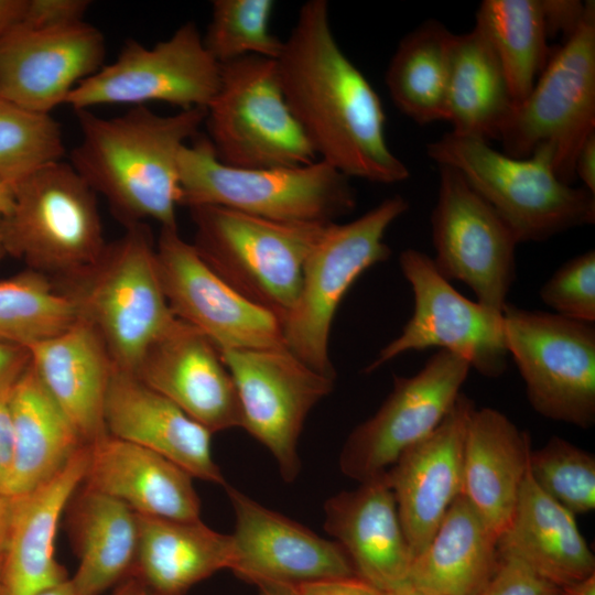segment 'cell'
I'll list each match as a JSON object with an SVG mask.
<instances>
[{
    "instance_id": "74e56055",
    "label": "cell",
    "mask_w": 595,
    "mask_h": 595,
    "mask_svg": "<svg viewBox=\"0 0 595 595\" xmlns=\"http://www.w3.org/2000/svg\"><path fill=\"white\" fill-rule=\"evenodd\" d=\"M273 0H214L204 44L218 64L245 56L277 60L283 41L272 34Z\"/></svg>"
},
{
    "instance_id": "7dc6e473",
    "label": "cell",
    "mask_w": 595,
    "mask_h": 595,
    "mask_svg": "<svg viewBox=\"0 0 595 595\" xmlns=\"http://www.w3.org/2000/svg\"><path fill=\"white\" fill-rule=\"evenodd\" d=\"M574 175L582 181L584 188L595 194V133L578 151L574 163Z\"/></svg>"
},
{
    "instance_id": "4dcf8cb0",
    "label": "cell",
    "mask_w": 595,
    "mask_h": 595,
    "mask_svg": "<svg viewBox=\"0 0 595 595\" xmlns=\"http://www.w3.org/2000/svg\"><path fill=\"white\" fill-rule=\"evenodd\" d=\"M497 539L461 494L413 559L407 583L433 595H480L499 563Z\"/></svg>"
},
{
    "instance_id": "ffe728a7",
    "label": "cell",
    "mask_w": 595,
    "mask_h": 595,
    "mask_svg": "<svg viewBox=\"0 0 595 595\" xmlns=\"http://www.w3.org/2000/svg\"><path fill=\"white\" fill-rule=\"evenodd\" d=\"M131 372L212 434L242 428L237 389L220 351L177 318L149 345Z\"/></svg>"
},
{
    "instance_id": "9c48e42d",
    "label": "cell",
    "mask_w": 595,
    "mask_h": 595,
    "mask_svg": "<svg viewBox=\"0 0 595 595\" xmlns=\"http://www.w3.org/2000/svg\"><path fill=\"white\" fill-rule=\"evenodd\" d=\"M595 133V2L586 1L576 30L549 58L529 95L513 107L498 140L504 153L528 158L553 151L555 173L571 184L584 142Z\"/></svg>"
},
{
    "instance_id": "e575fe53",
    "label": "cell",
    "mask_w": 595,
    "mask_h": 595,
    "mask_svg": "<svg viewBox=\"0 0 595 595\" xmlns=\"http://www.w3.org/2000/svg\"><path fill=\"white\" fill-rule=\"evenodd\" d=\"M475 28L490 44L515 106L520 104L549 61L541 0H484Z\"/></svg>"
},
{
    "instance_id": "f546056e",
    "label": "cell",
    "mask_w": 595,
    "mask_h": 595,
    "mask_svg": "<svg viewBox=\"0 0 595 595\" xmlns=\"http://www.w3.org/2000/svg\"><path fill=\"white\" fill-rule=\"evenodd\" d=\"M13 457L6 496L18 497L56 475L86 445L30 366L9 393Z\"/></svg>"
},
{
    "instance_id": "603a6c76",
    "label": "cell",
    "mask_w": 595,
    "mask_h": 595,
    "mask_svg": "<svg viewBox=\"0 0 595 595\" xmlns=\"http://www.w3.org/2000/svg\"><path fill=\"white\" fill-rule=\"evenodd\" d=\"M324 518L359 578L382 592L407 583L413 558L386 473L328 498Z\"/></svg>"
},
{
    "instance_id": "44dd1931",
    "label": "cell",
    "mask_w": 595,
    "mask_h": 595,
    "mask_svg": "<svg viewBox=\"0 0 595 595\" xmlns=\"http://www.w3.org/2000/svg\"><path fill=\"white\" fill-rule=\"evenodd\" d=\"M474 408L461 393L437 428L386 472L413 559L462 494L464 444Z\"/></svg>"
},
{
    "instance_id": "9f6ffc18",
    "label": "cell",
    "mask_w": 595,
    "mask_h": 595,
    "mask_svg": "<svg viewBox=\"0 0 595 595\" xmlns=\"http://www.w3.org/2000/svg\"><path fill=\"white\" fill-rule=\"evenodd\" d=\"M386 593L387 595H433L431 593L416 588L408 583L401 585L400 587L393 591L386 592Z\"/></svg>"
},
{
    "instance_id": "7c38bea8",
    "label": "cell",
    "mask_w": 595,
    "mask_h": 595,
    "mask_svg": "<svg viewBox=\"0 0 595 595\" xmlns=\"http://www.w3.org/2000/svg\"><path fill=\"white\" fill-rule=\"evenodd\" d=\"M399 266L413 293V312L365 371L372 372L404 353L435 347L459 356L484 377H500L509 356L502 311L465 298L420 250H403Z\"/></svg>"
},
{
    "instance_id": "8d00e7d4",
    "label": "cell",
    "mask_w": 595,
    "mask_h": 595,
    "mask_svg": "<svg viewBox=\"0 0 595 595\" xmlns=\"http://www.w3.org/2000/svg\"><path fill=\"white\" fill-rule=\"evenodd\" d=\"M64 153L61 125L51 113L0 98V180L15 185Z\"/></svg>"
},
{
    "instance_id": "d590c367",
    "label": "cell",
    "mask_w": 595,
    "mask_h": 595,
    "mask_svg": "<svg viewBox=\"0 0 595 595\" xmlns=\"http://www.w3.org/2000/svg\"><path fill=\"white\" fill-rule=\"evenodd\" d=\"M75 301L47 277L25 269L0 280V342L29 347L68 328Z\"/></svg>"
},
{
    "instance_id": "ba28073f",
    "label": "cell",
    "mask_w": 595,
    "mask_h": 595,
    "mask_svg": "<svg viewBox=\"0 0 595 595\" xmlns=\"http://www.w3.org/2000/svg\"><path fill=\"white\" fill-rule=\"evenodd\" d=\"M401 195L358 218L327 224L304 262L296 301L282 323L285 347L316 371L336 378L328 340L336 311L353 283L391 256L388 228L407 210Z\"/></svg>"
},
{
    "instance_id": "11a10c76",
    "label": "cell",
    "mask_w": 595,
    "mask_h": 595,
    "mask_svg": "<svg viewBox=\"0 0 595 595\" xmlns=\"http://www.w3.org/2000/svg\"><path fill=\"white\" fill-rule=\"evenodd\" d=\"M39 595H82L72 584L71 580L68 578L64 583L50 588Z\"/></svg>"
},
{
    "instance_id": "d4e9b609",
    "label": "cell",
    "mask_w": 595,
    "mask_h": 595,
    "mask_svg": "<svg viewBox=\"0 0 595 595\" xmlns=\"http://www.w3.org/2000/svg\"><path fill=\"white\" fill-rule=\"evenodd\" d=\"M193 476L164 456L109 434L89 444L83 484L148 517L201 519Z\"/></svg>"
},
{
    "instance_id": "6f0895ef",
    "label": "cell",
    "mask_w": 595,
    "mask_h": 595,
    "mask_svg": "<svg viewBox=\"0 0 595 595\" xmlns=\"http://www.w3.org/2000/svg\"><path fill=\"white\" fill-rule=\"evenodd\" d=\"M552 595H561V594H560V591H556V592L553 593Z\"/></svg>"
},
{
    "instance_id": "1f68e13d",
    "label": "cell",
    "mask_w": 595,
    "mask_h": 595,
    "mask_svg": "<svg viewBox=\"0 0 595 595\" xmlns=\"http://www.w3.org/2000/svg\"><path fill=\"white\" fill-rule=\"evenodd\" d=\"M68 505L71 536L79 560L69 580L82 595H100L133 571L138 513L125 502L86 487Z\"/></svg>"
},
{
    "instance_id": "4316f807",
    "label": "cell",
    "mask_w": 595,
    "mask_h": 595,
    "mask_svg": "<svg viewBox=\"0 0 595 595\" xmlns=\"http://www.w3.org/2000/svg\"><path fill=\"white\" fill-rule=\"evenodd\" d=\"M511 558L561 588L595 573V558L575 515L544 494L527 473L510 521L497 539Z\"/></svg>"
},
{
    "instance_id": "30bf717a",
    "label": "cell",
    "mask_w": 595,
    "mask_h": 595,
    "mask_svg": "<svg viewBox=\"0 0 595 595\" xmlns=\"http://www.w3.org/2000/svg\"><path fill=\"white\" fill-rule=\"evenodd\" d=\"M205 125L216 158L229 166L293 167L318 160L286 102L275 60L245 56L221 64Z\"/></svg>"
},
{
    "instance_id": "680465c9",
    "label": "cell",
    "mask_w": 595,
    "mask_h": 595,
    "mask_svg": "<svg viewBox=\"0 0 595 595\" xmlns=\"http://www.w3.org/2000/svg\"><path fill=\"white\" fill-rule=\"evenodd\" d=\"M0 595H3V594H2V588H1V584H0Z\"/></svg>"
},
{
    "instance_id": "4fadbf2b",
    "label": "cell",
    "mask_w": 595,
    "mask_h": 595,
    "mask_svg": "<svg viewBox=\"0 0 595 595\" xmlns=\"http://www.w3.org/2000/svg\"><path fill=\"white\" fill-rule=\"evenodd\" d=\"M220 83V64L192 21L148 47L128 39L117 58L80 82L66 105L75 111L101 105L160 101L183 109L207 108Z\"/></svg>"
},
{
    "instance_id": "cb8c5ba5",
    "label": "cell",
    "mask_w": 595,
    "mask_h": 595,
    "mask_svg": "<svg viewBox=\"0 0 595 595\" xmlns=\"http://www.w3.org/2000/svg\"><path fill=\"white\" fill-rule=\"evenodd\" d=\"M89 445L80 447L51 479L12 502L7 551L1 572L3 595H39L68 580L55 559V538L63 511L83 484Z\"/></svg>"
},
{
    "instance_id": "b9f144b4",
    "label": "cell",
    "mask_w": 595,
    "mask_h": 595,
    "mask_svg": "<svg viewBox=\"0 0 595 595\" xmlns=\"http://www.w3.org/2000/svg\"><path fill=\"white\" fill-rule=\"evenodd\" d=\"M88 0H28L21 25L54 29L84 21L90 7Z\"/></svg>"
},
{
    "instance_id": "ee69618b",
    "label": "cell",
    "mask_w": 595,
    "mask_h": 595,
    "mask_svg": "<svg viewBox=\"0 0 595 595\" xmlns=\"http://www.w3.org/2000/svg\"><path fill=\"white\" fill-rule=\"evenodd\" d=\"M298 595H387L358 576L321 580L296 586Z\"/></svg>"
},
{
    "instance_id": "52a82bcc",
    "label": "cell",
    "mask_w": 595,
    "mask_h": 595,
    "mask_svg": "<svg viewBox=\"0 0 595 595\" xmlns=\"http://www.w3.org/2000/svg\"><path fill=\"white\" fill-rule=\"evenodd\" d=\"M101 337L116 368L133 371L149 345L175 320L160 281L155 241L145 223L125 227L93 268L58 285Z\"/></svg>"
},
{
    "instance_id": "7bdbcfd3",
    "label": "cell",
    "mask_w": 595,
    "mask_h": 595,
    "mask_svg": "<svg viewBox=\"0 0 595 595\" xmlns=\"http://www.w3.org/2000/svg\"><path fill=\"white\" fill-rule=\"evenodd\" d=\"M548 35L564 34L569 37L581 23L586 1L578 0H541Z\"/></svg>"
},
{
    "instance_id": "f6af8a7d",
    "label": "cell",
    "mask_w": 595,
    "mask_h": 595,
    "mask_svg": "<svg viewBox=\"0 0 595 595\" xmlns=\"http://www.w3.org/2000/svg\"><path fill=\"white\" fill-rule=\"evenodd\" d=\"M29 366L28 348L0 342V394L11 390Z\"/></svg>"
},
{
    "instance_id": "6da1fadb",
    "label": "cell",
    "mask_w": 595,
    "mask_h": 595,
    "mask_svg": "<svg viewBox=\"0 0 595 595\" xmlns=\"http://www.w3.org/2000/svg\"><path fill=\"white\" fill-rule=\"evenodd\" d=\"M275 63L286 102L318 160L349 178H409L388 145L381 99L338 45L326 0L301 6Z\"/></svg>"
},
{
    "instance_id": "7a4b0ae2",
    "label": "cell",
    "mask_w": 595,
    "mask_h": 595,
    "mask_svg": "<svg viewBox=\"0 0 595 595\" xmlns=\"http://www.w3.org/2000/svg\"><path fill=\"white\" fill-rule=\"evenodd\" d=\"M75 113L82 138L69 163L115 217L125 227L151 219L161 228H177L178 155L198 136L206 109L162 116L136 106L113 118Z\"/></svg>"
},
{
    "instance_id": "3957f363",
    "label": "cell",
    "mask_w": 595,
    "mask_h": 595,
    "mask_svg": "<svg viewBox=\"0 0 595 595\" xmlns=\"http://www.w3.org/2000/svg\"><path fill=\"white\" fill-rule=\"evenodd\" d=\"M426 155L437 166L458 172L506 221L519 244L544 241L595 221V194L559 178L549 147L520 159L495 150L487 141L448 132L426 145Z\"/></svg>"
},
{
    "instance_id": "e0dca14e",
    "label": "cell",
    "mask_w": 595,
    "mask_h": 595,
    "mask_svg": "<svg viewBox=\"0 0 595 595\" xmlns=\"http://www.w3.org/2000/svg\"><path fill=\"white\" fill-rule=\"evenodd\" d=\"M155 249L172 314L204 334L220 353L285 346L280 320L225 283L177 228H161Z\"/></svg>"
},
{
    "instance_id": "5b68a950",
    "label": "cell",
    "mask_w": 595,
    "mask_h": 595,
    "mask_svg": "<svg viewBox=\"0 0 595 595\" xmlns=\"http://www.w3.org/2000/svg\"><path fill=\"white\" fill-rule=\"evenodd\" d=\"M1 232L6 255L57 285L85 274L107 246L97 194L62 160L13 185Z\"/></svg>"
},
{
    "instance_id": "bcb514c9",
    "label": "cell",
    "mask_w": 595,
    "mask_h": 595,
    "mask_svg": "<svg viewBox=\"0 0 595 595\" xmlns=\"http://www.w3.org/2000/svg\"><path fill=\"white\" fill-rule=\"evenodd\" d=\"M12 389V388H11ZM10 390L0 394V495L6 496L8 483L10 479L12 457H13V437L11 416L9 409Z\"/></svg>"
},
{
    "instance_id": "f1b7e54d",
    "label": "cell",
    "mask_w": 595,
    "mask_h": 595,
    "mask_svg": "<svg viewBox=\"0 0 595 595\" xmlns=\"http://www.w3.org/2000/svg\"><path fill=\"white\" fill-rule=\"evenodd\" d=\"M138 518L139 544L131 575L152 595H186L197 583L230 569L231 534L217 532L201 519Z\"/></svg>"
},
{
    "instance_id": "7402d4cb",
    "label": "cell",
    "mask_w": 595,
    "mask_h": 595,
    "mask_svg": "<svg viewBox=\"0 0 595 595\" xmlns=\"http://www.w3.org/2000/svg\"><path fill=\"white\" fill-rule=\"evenodd\" d=\"M104 421L109 435L151 450L193 477L227 483L212 454V433L133 372L113 366Z\"/></svg>"
},
{
    "instance_id": "8fae6325",
    "label": "cell",
    "mask_w": 595,
    "mask_h": 595,
    "mask_svg": "<svg viewBox=\"0 0 595 595\" xmlns=\"http://www.w3.org/2000/svg\"><path fill=\"white\" fill-rule=\"evenodd\" d=\"M505 340L541 415L582 429L595 422V327L507 303Z\"/></svg>"
},
{
    "instance_id": "5bb4252c",
    "label": "cell",
    "mask_w": 595,
    "mask_h": 595,
    "mask_svg": "<svg viewBox=\"0 0 595 595\" xmlns=\"http://www.w3.org/2000/svg\"><path fill=\"white\" fill-rule=\"evenodd\" d=\"M440 171L431 234L439 272L466 284L477 302L502 311L516 279L515 234L455 170Z\"/></svg>"
},
{
    "instance_id": "db71d44e",
    "label": "cell",
    "mask_w": 595,
    "mask_h": 595,
    "mask_svg": "<svg viewBox=\"0 0 595 595\" xmlns=\"http://www.w3.org/2000/svg\"><path fill=\"white\" fill-rule=\"evenodd\" d=\"M259 595H298L296 586L283 583H260Z\"/></svg>"
},
{
    "instance_id": "60d3db41",
    "label": "cell",
    "mask_w": 595,
    "mask_h": 595,
    "mask_svg": "<svg viewBox=\"0 0 595 595\" xmlns=\"http://www.w3.org/2000/svg\"><path fill=\"white\" fill-rule=\"evenodd\" d=\"M556 591L521 562L499 556L497 570L480 595H552Z\"/></svg>"
},
{
    "instance_id": "d6a6232c",
    "label": "cell",
    "mask_w": 595,
    "mask_h": 595,
    "mask_svg": "<svg viewBox=\"0 0 595 595\" xmlns=\"http://www.w3.org/2000/svg\"><path fill=\"white\" fill-rule=\"evenodd\" d=\"M515 102L499 62L483 33L454 34L446 99L453 133L498 140Z\"/></svg>"
},
{
    "instance_id": "f907efd6",
    "label": "cell",
    "mask_w": 595,
    "mask_h": 595,
    "mask_svg": "<svg viewBox=\"0 0 595 595\" xmlns=\"http://www.w3.org/2000/svg\"><path fill=\"white\" fill-rule=\"evenodd\" d=\"M13 204V185L0 180V260L6 256L1 224L4 217L9 214Z\"/></svg>"
},
{
    "instance_id": "83f0119b",
    "label": "cell",
    "mask_w": 595,
    "mask_h": 595,
    "mask_svg": "<svg viewBox=\"0 0 595 595\" xmlns=\"http://www.w3.org/2000/svg\"><path fill=\"white\" fill-rule=\"evenodd\" d=\"M531 451L528 434L502 412L474 408L464 444L462 495L497 537L515 511Z\"/></svg>"
},
{
    "instance_id": "f5cc1de1",
    "label": "cell",
    "mask_w": 595,
    "mask_h": 595,
    "mask_svg": "<svg viewBox=\"0 0 595 595\" xmlns=\"http://www.w3.org/2000/svg\"><path fill=\"white\" fill-rule=\"evenodd\" d=\"M111 595H152L151 592L134 576H129L118 585Z\"/></svg>"
},
{
    "instance_id": "c3c4849f",
    "label": "cell",
    "mask_w": 595,
    "mask_h": 595,
    "mask_svg": "<svg viewBox=\"0 0 595 595\" xmlns=\"http://www.w3.org/2000/svg\"><path fill=\"white\" fill-rule=\"evenodd\" d=\"M26 2L28 0H0V36L22 20Z\"/></svg>"
},
{
    "instance_id": "816d5d0a",
    "label": "cell",
    "mask_w": 595,
    "mask_h": 595,
    "mask_svg": "<svg viewBox=\"0 0 595 595\" xmlns=\"http://www.w3.org/2000/svg\"><path fill=\"white\" fill-rule=\"evenodd\" d=\"M561 595H595V573L559 588Z\"/></svg>"
},
{
    "instance_id": "d6986e66",
    "label": "cell",
    "mask_w": 595,
    "mask_h": 595,
    "mask_svg": "<svg viewBox=\"0 0 595 595\" xmlns=\"http://www.w3.org/2000/svg\"><path fill=\"white\" fill-rule=\"evenodd\" d=\"M106 43L82 21L54 29L18 23L0 36V98L50 113L104 65Z\"/></svg>"
},
{
    "instance_id": "2e32d148",
    "label": "cell",
    "mask_w": 595,
    "mask_h": 595,
    "mask_svg": "<svg viewBox=\"0 0 595 595\" xmlns=\"http://www.w3.org/2000/svg\"><path fill=\"white\" fill-rule=\"evenodd\" d=\"M469 370L459 356L437 350L415 375L394 376L393 388L377 412L344 443L339 455L343 474L363 483L386 473L443 421Z\"/></svg>"
},
{
    "instance_id": "ab89813d",
    "label": "cell",
    "mask_w": 595,
    "mask_h": 595,
    "mask_svg": "<svg viewBox=\"0 0 595 595\" xmlns=\"http://www.w3.org/2000/svg\"><path fill=\"white\" fill-rule=\"evenodd\" d=\"M542 302L563 317L595 322V251L581 253L558 268L539 291Z\"/></svg>"
},
{
    "instance_id": "8992f818",
    "label": "cell",
    "mask_w": 595,
    "mask_h": 595,
    "mask_svg": "<svg viewBox=\"0 0 595 595\" xmlns=\"http://www.w3.org/2000/svg\"><path fill=\"white\" fill-rule=\"evenodd\" d=\"M188 210L201 259L282 324L296 301L307 255L327 224L281 223L214 205Z\"/></svg>"
},
{
    "instance_id": "277c9868",
    "label": "cell",
    "mask_w": 595,
    "mask_h": 595,
    "mask_svg": "<svg viewBox=\"0 0 595 595\" xmlns=\"http://www.w3.org/2000/svg\"><path fill=\"white\" fill-rule=\"evenodd\" d=\"M178 185V206H221L281 223H336L357 204L350 178L322 160L293 167H234L221 163L199 134L180 152Z\"/></svg>"
},
{
    "instance_id": "836d02e7",
    "label": "cell",
    "mask_w": 595,
    "mask_h": 595,
    "mask_svg": "<svg viewBox=\"0 0 595 595\" xmlns=\"http://www.w3.org/2000/svg\"><path fill=\"white\" fill-rule=\"evenodd\" d=\"M454 33L429 20L405 34L391 56L385 84L393 105L419 125L446 121Z\"/></svg>"
},
{
    "instance_id": "9a60e30c",
    "label": "cell",
    "mask_w": 595,
    "mask_h": 595,
    "mask_svg": "<svg viewBox=\"0 0 595 595\" xmlns=\"http://www.w3.org/2000/svg\"><path fill=\"white\" fill-rule=\"evenodd\" d=\"M235 382L242 411V429L263 444L280 475L293 482L301 468L298 443L310 411L334 389L325 376L285 346L221 351Z\"/></svg>"
},
{
    "instance_id": "681fc988",
    "label": "cell",
    "mask_w": 595,
    "mask_h": 595,
    "mask_svg": "<svg viewBox=\"0 0 595 595\" xmlns=\"http://www.w3.org/2000/svg\"><path fill=\"white\" fill-rule=\"evenodd\" d=\"M11 512V498L0 495V580L9 538Z\"/></svg>"
},
{
    "instance_id": "ac0fdd59",
    "label": "cell",
    "mask_w": 595,
    "mask_h": 595,
    "mask_svg": "<svg viewBox=\"0 0 595 595\" xmlns=\"http://www.w3.org/2000/svg\"><path fill=\"white\" fill-rule=\"evenodd\" d=\"M235 513L229 570L252 584L304 583L357 576L343 548L296 521L224 486Z\"/></svg>"
},
{
    "instance_id": "f35d334b",
    "label": "cell",
    "mask_w": 595,
    "mask_h": 595,
    "mask_svg": "<svg viewBox=\"0 0 595 595\" xmlns=\"http://www.w3.org/2000/svg\"><path fill=\"white\" fill-rule=\"evenodd\" d=\"M528 472L536 485L573 515L595 509V457L558 436L531 451Z\"/></svg>"
},
{
    "instance_id": "484cf974",
    "label": "cell",
    "mask_w": 595,
    "mask_h": 595,
    "mask_svg": "<svg viewBox=\"0 0 595 595\" xmlns=\"http://www.w3.org/2000/svg\"><path fill=\"white\" fill-rule=\"evenodd\" d=\"M26 348L34 371L83 442L89 445L108 434L104 407L113 364L95 327L78 317Z\"/></svg>"
}]
</instances>
